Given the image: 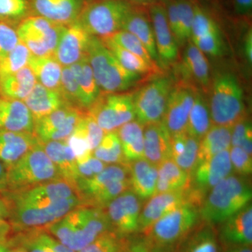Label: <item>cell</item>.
<instances>
[{"label":"cell","instance_id":"cb8c5ba5","mask_svg":"<svg viewBox=\"0 0 252 252\" xmlns=\"http://www.w3.org/2000/svg\"><path fill=\"white\" fill-rule=\"evenodd\" d=\"M34 117L23 101L0 97V130L34 133Z\"/></svg>","mask_w":252,"mask_h":252},{"label":"cell","instance_id":"4316f807","mask_svg":"<svg viewBox=\"0 0 252 252\" xmlns=\"http://www.w3.org/2000/svg\"><path fill=\"white\" fill-rule=\"evenodd\" d=\"M170 137L162 122L144 126V158L157 167L170 158Z\"/></svg>","mask_w":252,"mask_h":252},{"label":"cell","instance_id":"bcb514c9","mask_svg":"<svg viewBox=\"0 0 252 252\" xmlns=\"http://www.w3.org/2000/svg\"><path fill=\"white\" fill-rule=\"evenodd\" d=\"M106 37L109 38L111 40L114 41L116 44L122 46L124 49L146 60L147 62L156 64L143 44L129 32L121 30L112 35Z\"/></svg>","mask_w":252,"mask_h":252},{"label":"cell","instance_id":"277c9868","mask_svg":"<svg viewBox=\"0 0 252 252\" xmlns=\"http://www.w3.org/2000/svg\"><path fill=\"white\" fill-rule=\"evenodd\" d=\"M86 55L102 93L125 92L141 82L144 77L123 67L97 36L91 35Z\"/></svg>","mask_w":252,"mask_h":252},{"label":"cell","instance_id":"f907efd6","mask_svg":"<svg viewBox=\"0 0 252 252\" xmlns=\"http://www.w3.org/2000/svg\"><path fill=\"white\" fill-rule=\"evenodd\" d=\"M229 155L233 174L245 177L252 175V155L239 147H230Z\"/></svg>","mask_w":252,"mask_h":252},{"label":"cell","instance_id":"ba28073f","mask_svg":"<svg viewBox=\"0 0 252 252\" xmlns=\"http://www.w3.org/2000/svg\"><path fill=\"white\" fill-rule=\"evenodd\" d=\"M133 6L129 0H92L84 5L77 21L91 35L106 37L122 30Z\"/></svg>","mask_w":252,"mask_h":252},{"label":"cell","instance_id":"7dc6e473","mask_svg":"<svg viewBox=\"0 0 252 252\" xmlns=\"http://www.w3.org/2000/svg\"><path fill=\"white\" fill-rule=\"evenodd\" d=\"M60 94L67 104L83 109L80 90L69 67H63Z\"/></svg>","mask_w":252,"mask_h":252},{"label":"cell","instance_id":"003e7915","mask_svg":"<svg viewBox=\"0 0 252 252\" xmlns=\"http://www.w3.org/2000/svg\"><path fill=\"white\" fill-rule=\"evenodd\" d=\"M153 252H170L167 249H154Z\"/></svg>","mask_w":252,"mask_h":252},{"label":"cell","instance_id":"681fc988","mask_svg":"<svg viewBox=\"0 0 252 252\" xmlns=\"http://www.w3.org/2000/svg\"><path fill=\"white\" fill-rule=\"evenodd\" d=\"M190 40L204 54L218 57L223 54L224 44L221 32L192 38Z\"/></svg>","mask_w":252,"mask_h":252},{"label":"cell","instance_id":"f5cc1de1","mask_svg":"<svg viewBox=\"0 0 252 252\" xmlns=\"http://www.w3.org/2000/svg\"><path fill=\"white\" fill-rule=\"evenodd\" d=\"M80 122L87 135L91 149L94 152V149L100 143L106 133L88 112L84 113Z\"/></svg>","mask_w":252,"mask_h":252},{"label":"cell","instance_id":"9a60e30c","mask_svg":"<svg viewBox=\"0 0 252 252\" xmlns=\"http://www.w3.org/2000/svg\"><path fill=\"white\" fill-rule=\"evenodd\" d=\"M197 90L183 81L176 83L172 86L162 120L170 135L186 132Z\"/></svg>","mask_w":252,"mask_h":252},{"label":"cell","instance_id":"5bb4252c","mask_svg":"<svg viewBox=\"0 0 252 252\" xmlns=\"http://www.w3.org/2000/svg\"><path fill=\"white\" fill-rule=\"evenodd\" d=\"M141 201L132 190H127L104 207L114 231L124 237L139 232Z\"/></svg>","mask_w":252,"mask_h":252},{"label":"cell","instance_id":"e575fe53","mask_svg":"<svg viewBox=\"0 0 252 252\" xmlns=\"http://www.w3.org/2000/svg\"><path fill=\"white\" fill-rule=\"evenodd\" d=\"M220 243L214 225L203 223L179 244L178 252H220Z\"/></svg>","mask_w":252,"mask_h":252},{"label":"cell","instance_id":"7bdbcfd3","mask_svg":"<svg viewBox=\"0 0 252 252\" xmlns=\"http://www.w3.org/2000/svg\"><path fill=\"white\" fill-rule=\"evenodd\" d=\"M178 21V35L177 42L178 46L187 44L191 36L192 26L194 18L193 0H175Z\"/></svg>","mask_w":252,"mask_h":252},{"label":"cell","instance_id":"7c38bea8","mask_svg":"<svg viewBox=\"0 0 252 252\" xmlns=\"http://www.w3.org/2000/svg\"><path fill=\"white\" fill-rule=\"evenodd\" d=\"M65 27L41 16H31L18 25L17 33L33 56L44 57L54 54Z\"/></svg>","mask_w":252,"mask_h":252},{"label":"cell","instance_id":"c3c4849f","mask_svg":"<svg viewBox=\"0 0 252 252\" xmlns=\"http://www.w3.org/2000/svg\"><path fill=\"white\" fill-rule=\"evenodd\" d=\"M231 147H239L247 153L252 154V123L246 117L231 127Z\"/></svg>","mask_w":252,"mask_h":252},{"label":"cell","instance_id":"f546056e","mask_svg":"<svg viewBox=\"0 0 252 252\" xmlns=\"http://www.w3.org/2000/svg\"><path fill=\"white\" fill-rule=\"evenodd\" d=\"M23 102L31 111L34 122L69 104L59 92L47 89L38 82Z\"/></svg>","mask_w":252,"mask_h":252},{"label":"cell","instance_id":"d590c367","mask_svg":"<svg viewBox=\"0 0 252 252\" xmlns=\"http://www.w3.org/2000/svg\"><path fill=\"white\" fill-rule=\"evenodd\" d=\"M105 46L122 64L123 67L130 72L140 74L143 77H150L161 74L162 69L154 63L147 62L137 55L132 54L122 46L118 45L108 37L100 38Z\"/></svg>","mask_w":252,"mask_h":252},{"label":"cell","instance_id":"ffe728a7","mask_svg":"<svg viewBox=\"0 0 252 252\" xmlns=\"http://www.w3.org/2000/svg\"><path fill=\"white\" fill-rule=\"evenodd\" d=\"M91 34L78 21L65 27L54 56L63 67H69L86 56Z\"/></svg>","mask_w":252,"mask_h":252},{"label":"cell","instance_id":"836d02e7","mask_svg":"<svg viewBox=\"0 0 252 252\" xmlns=\"http://www.w3.org/2000/svg\"><path fill=\"white\" fill-rule=\"evenodd\" d=\"M31 230L32 231L28 230V233L9 238L8 243L21 245L28 252H76L49 233L39 229Z\"/></svg>","mask_w":252,"mask_h":252},{"label":"cell","instance_id":"db71d44e","mask_svg":"<svg viewBox=\"0 0 252 252\" xmlns=\"http://www.w3.org/2000/svg\"><path fill=\"white\" fill-rule=\"evenodd\" d=\"M26 0H0V18H18L27 13Z\"/></svg>","mask_w":252,"mask_h":252},{"label":"cell","instance_id":"11a10c76","mask_svg":"<svg viewBox=\"0 0 252 252\" xmlns=\"http://www.w3.org/2000/svg\"><path fill=\"white\" fill-rule=\"evenodd\" d=\"M107 164L96 158L94 155L84 161L78 162V180L91 178L104 170ZM76 185V184H75Z\"/></svg>","mask_w":252,"mask_h":252},{"label":"cell","instance_id":"7a4b0ae2","mask_svg":"<svg viewBox=\"0 0 252 252\" xmlns=\"http://www.w3.org/2000/svg\"><path fill=\"white\" fill-rule=\"evenodd\" d=\"M252 190L248 177L232 174L209 191L199 208L200 220L220 224L251 203Z\"/></svg>","mask_w":252,"mask_h":252},{"label":"cell","instance_id":"8fae6325","mask_svg":"<svg viewBox=\"0 0 252 252\" xmlns=\"http://www.w3.org/2000/svg\"><path fill=\"white\" fill-rule=\"evenodd\" d=\"M87 112L105 133L117 131L124 124L135 120L133 94L102 93Z\"/></svg>","mask_w":252,"mask_h":252},{"label":"cell","instance_id":"5b68a950","mask_svg":"<svg viewBox=\"0 0 252 252\" xmlns=\"http://www.w3.org/2000/svg\"><path fill=\"white\" fill-rule=\"evenodd\" d=\"M129 164L107 165L94 177L77 180L76 189L84 205L104 207L121 194L130 190Z\"/></svg>","mask_w":252,"mask_h":252},{"label":"cell","instance_id":"74e56055","mask_svg":"<svg viewBox=\"0 0 252 252\" xmlns=\"http://www.w3.org/2000/svg\"><path fill=\"white\" fill-rule=\"evenodd\" d=\"M231 147V127L212 125L200 140L197 163L208 160ZM196 163V164H197Z\"/></svg>","mask_w":252,"mask_h":252},{"label":"cell","instance_id":"f6af8a7d","mask_svg":"<svg viewBox=\"0 0 252 252\" xmlns=\"http://www.w3.org/2000/svg\"><path fill=\"white\" fill-rule=\"evenodd\" d=\"M127 241L126 237L110 230L104 232L77 252H122Z\"/></svg>","mask_w":252,"mask_h":252},{"label":"cell","instance_id":"9c48e42d","mask_svg":"<svg viewBox=\"0 0 252 252\" xmlns=\"http://www.w3.org/2000/svg\"><path fill=\"white\" fill-rule=\"evenodd\" d=\"M199 207L186 204L156 221L144 233L154 249L179 245L199 224Z\"/></svg>","mask_w":252,"mask_h":252},{"label":"cell","instance_id":"44dd1931","mask_svg":"<svg viewBox=\"0 0 252 252\" xmlns=\"http://www.w3.org/2000/svg\"><path fill=\"white\" fill-rule=\"evenodd\" d=\"M0 194L10 200L23 203L49 201L71 198L75 195L79 196L75 185L64 180L51 181L25 190L5 191Z\"/></svg>","mask_w":252,"mask_h":252},{"label":"cell","instance_id":"6f0895ef","mask_svg":"<svg viewBox=\"0 0 252 252\" xmlns=\"http://www.w3.org/2000/svg\"><path fill=\"white\" fill-rule=\"evenodd\" d=\"M230 7L237 17L250 19L252 14V0H229Z\"/></svg>","mask_w":252,"mask_h":252},{"label":"cell","instance_id":"ab89813d","mask_svg":"<svg viewBox=\"0 0 252 252\" xmlns=\"http://www.w3.org/2000/svg\"><path fill=\"white\" fill-rule=\"evenodd\" d=\"M212 124L208 100L203 91L197 90L195 100L189 114L186 132L200 140L208 132Z\"/></svg>","mask_w":252,"mask_h":252},{"label":"cell","instance_id":"4fadbf2b","mask_svg":"<svg viewBox=\"0 0 252 252\" xmlns=\"http://www.w3.org/2000/svg\"><path fill=\"white\" fill-rule=\"evenodd\" d=\"M233 173L229 150L198 162L189 175V188L195 201L200 206L209 191Z\"/></svg>","mask_w":252,"mask_h":252},{"label":"cell","instance_id":"7402d4cb","mask_svg":"<svg viewBox=\"0 0 252 252\" xmlns=\"http://www.w3.org/2000/svg\"><path fill=\"white\" fill-rule=\"evenodd\" d=\"M220 225L218 238L228 248L251 247L252 244V207L249 204L243 210L227 219Z\"/></svg>","mask_w":252,"mask_h":252},{"label":"cell","instance_id":"83f0119b","mask_svg":"<svg viewBox=\"0 0 252 252\" xmlns=\"http://www.w3.org/2000/svg\"><path fill=\"white\" fill-rule=\"evenodd\" d=\"M130 190L140 199L147 200L155 195L158 168L144 158L129 164Z\"/></svg>","mask_w":252,"mask_h":252},{"label":"cell","instance_id":"e7e4bbea","mask_svg":"<svg viewBox=\"0 0 252 252\" xmlns=\"http://www.w3.org/2000/svg\"><path fill=\"white\" fill-rule=\"evenodd\" d=\"M9 252H28V250L21 245H12V244H9Z\"/></svg>","mask_w":252,"mask_h":252},{"label":"cell","instance_id":"d6986e66","mask_svg":"<svg viewBox=\"0 0 252 252\" xmlns=\"http://www.w3.org/2000/svg\"><path fill=\"white\" fill-rule=\"evenodd\" d=\"M178 72L183 82L195 89L208 92L210 89V64L205 54L198 49L191 41L187 42L182 61L178 65Z\"/></svg>","mask_w":252,"mask_h":252},{"label":"cell","instance_id":"be15d7a7","mask_svg":"<svg viewBox=\"0 0 252 252\" xmlns=\"http://www.w3.org/2000/svg\"><path fill=\"white\" fill-rule=\"evenodd\" d=\"M132 4L137 6H148L157 0H129Z\"/></svg>","mask_w":252,"mask_h":252},{"label":"cell","instance_id":"603a6c76","mask_svg":"<svg viewBox=\"0 0 252 252\" xmlns=\"http://www.w3.org/2000/svg\"><path fill=\"white\" fill-rule=\"evenodd\" d=\"M122 30L134 34L145 46L154 63L162 69L147 6L134 5L124 21Z\"/></svg>","mask_w":252,"mask_h":252},{"label":"cell","instance_id":"30bf717a","mask_svg":"<svg viewBox=\"0 0 252 252\" xmlns=\"http://www.w3.org/2000/svg\"><path fill=\"white\" fill-rule=\"evenodd\" d=\"M174 85L170 77L157 75L133 94L135 120L144 126L162 122Z\"/></svg>","mask_w":252,"mask_h":252},{"label":"cell","instance_id":"6125c7cd","mask_svg":"<svg viewBox=\"0 0 252 252\" xmlns=\"http://www.w3.org/2000/svg\"><path fill=\"white\" fill-rule=\"evenodd\" d=\"M225 252H252L251 247H234L227 249Z\"/></svg>","mask_w":252,"mask_h":252},{"label":"cell","instance_id":"ee69618b","mask_svg":"<svg viewBox=\"0 0 252 252\" xmlns=\"http://www.w3.org/2000/svg\"><path fill=\"white\" fill-rule=\"evenodd\" d=\"M32 56L27 46L20 41L9 54L0 60V77L14 74L28 66Z\"/></svg>","mask_w":252,"mask_h":252},{"label":"cell","instance_id":"3957f363","mask_svg":"<svg viewBox=\"0 0 252 252\" xmlns=\"http://www.w3.org/2000/svg\"><path fill=\"white\" fill-rule=\"evenodd\" d=\"M3 198L9 209L8 220L12 230L16 231L46 228L74 209L84 205L78 195L60 200L31 203L14 201L4 196Z\"/></svg>","mask_w":252,"mask_h":252},{"label":"cell","instance_id":"8d00e7d4","mask_svg":"<svg viewBox=\"0 0 252 252\" xmlns=\"http://www.w3.org/2000/svg\"><path fill=\"white\" fill-rule=\"evenodd\" d=\"M36 81L51 90L61 91L63 66L53 56L36 57L32 56L28 64Z\"/></svg>","mask_w":252,"mask_h":252},{"label":"cell","instance_id":"f1b7e54d","mask_svg":"<svg viewBox=\"0 0 252 252\" xmlns=\"http://www.w3.org/2000/svg\"><path fill=\"white\" fill-rule=\"evenodd\" d=\"M41 143L62 179L75 185L78 180L77 162L66 140Z\"/></svg>","mask_w":252,"mask_h":252},{"label":"cell","instance_id":"d6a6232c","mask_svg":"<svg viewBox=\"0 0 252 252\" xmlns=\"http://www.w3.org/2000/svg\"><path fill=\"white\" fill-rule=\"evenodd\" d=\"M77 81L83 109H89L102 94L94 79L87 55L79 62L69 66Z\"/></svg>","mask_w":252,"mask_h":252},{"label":"cell","instance_id":"1f68e13d","mask_svg":"<svg viewBox=\"0 0 252 252\" xmlns=\"http://www.w3.org/2000/svg\"><path fill=\"white\" fill-rule=\"evenodd\" d=\"M36 82L32 71L26 66L14 74L0 77V97L23 101Z\"/></svg>","mask_w":252,"mask_h":252},{"label":"cell","instance_id":"2e32d148","mask_svg":"<svg viewBox=\"0 0 252 252\" xmlns=\"http://www.w3.org/2000/svg\"><path fill=\"white\" fill-rule=\"evenodd\" d=\"M84 113L82 109L67 104L35 121L34 134L41 142L67 140Z\"/></svg>","mask_w":252,"mask_h":252},{"label":"cell","instance_id":"680465c9","mask_svg":"<svg viewBox=\"0 0 252 252\" xmlns=\"http://www.w3.org/2000/svg\"><path fill=\"white\" fill-rule=\"evenodd\" d=\"M154 248L146 237L127 240L122 252H153Z\"/></svg>","mask_w":252,"mask_h":252},{"label":"cell","instance_id":"8992f818","mask_svg":"<svg viewBox=\"0 0 252 252\" xmlns=\"http://www.w3.org/2000/svg\"><path fill=\"white\" fill-rule=\"evenodd\" d=\"M213 125L230 126L245 117L243 89L231 72H221L214 78L208 100Z\"/></svg>","mask_w":252,"mask_h":252},{"label":"cell","instance_id":"816d5d0a","mask_svg":"<svg viewBox=\"0 0 252 252\" xmlns=\"http://www.w3.org/2000/svg\"><path fill=\"white\" fill-rule=\"evenodd\" d=\"M19 41L17 29L0 18V60L9 54Z\"/></svg>","mask_w":252,"mask_h":252},{"label":"cell","instance_id":"91938a15","mask_svg":"<svg viewBox=\"0 0 252 252\" xmlns=\"http://www.w3.org/2000/svg\"><path fill=\"white\" fill-rule=\"evenodd\" d=\"M244 51H245V58L249 63L252 64V32L250 28L246 35L245 36L244 41Z\"/></svg>","mask_w":252,"mask_h":252},{"label":"cell","instance_id":"60d3db41","mask_svg":"<svg viewBox=\"0 0 252 252\" xmlns=\"http://www.w3.org/2000/svg\"><path fill=\"white\" fill-rule=\"evenodd\" d=\"M158 168L155 194L175 191L189 187V175L180 168L171 158L161 162Z\"/></svg>","mask_w":252,"mask_h":252},{"label":"cell","instance_id":"b9f144b4","mask_svg":"<svg viewBox=\"0 0 252 252\" xmlns=\"http://www.w3.org/2000/svg\"><path fill=\"white\" fill-rule=\"evenodd\" d=\"M93 155L107 165L130 163L124 157L117 131L106 133L100 143L94 149Z\"/></svg>","mask_w":252,"mask_h":252},{"label":"cell","instance_id":"52a82bcc","mask_svg":"<svg viewBox=\"0 0 252 252\" xmlns=\"http://www.w3.org/2000/svg\"><path fill=\"white\" fill-rule=\"evenodd\" d=\"M57 180L63 179L40 142L7 168V191L25 190Z\"/></svg>","mask_w":252,"mask_h":252},{"label":"cell","instance_id":"4dcf8cb0","mask_svg":"<svg viewBox=\"0 0 252 252\" xmlns=\"http://www.w3.org/2000/svg\"><path fill=\"white\" fill-rule=\"evenodd\" d=\"M200 140L187 132L170 137V158L190 175L198 160Z\"/></svg>","mask_w":252,"mask_h":252},{"label":"cell","instance_id":"e0dca14e","mask_svg":"<svg viewBox=\"0 0 252 252\" xmlns=\"http://www.w3.org/2000/svg\"><path fill=\"white\" fill-rule=\"evenodd\" d=\"M152 22L157 53L162 68L173 64L179 57V46L169 26L166 11L161 0L147 6Z\"/></svg>","mask_w":252,"mask_h":252},{"label":"cell","instance_id":"03108f58","mask_svg":"<svg viewBox=\"0 0 252 252\" xmlns=\"http://www.w3.org/2000/svg\"><path fill=\"white\" fill-rule=\"evenodd\" d=\"M9 245L7 242L0 243V252H9Z\"/></svg>","mask_w":252,"mask_h":252},{"label":"cell","instance_id":"484cf974","mask_svg":"<svg viewBox=\"0 0 252 252\" xmlns=\"http://www.w3.org/2000/svg\"><path fill=\"white\" fill-rule=\"evenodd\" d=\"M40 142L34 132L0 130V161L9 168Z\"/></svg>","mask_w":252,"mask_h":252},{"label":"cell","instance_id":"6da1fadb","mask_svg":"<svg viewBox=\"0 0 252 252\" xmlns=\"http://www.w3.org/2000/svg\"><path fill=\"white\" fill-rule=\"evenodd\" d=\"M50 234L77 252L112 230L104 207L81 205L47 227Z\"/></svg>","mask_w":252,"mask_h":252},{"label":"cell","instance_id":"9f6ffc18","mask_svg":"<svg viewBox=\"0 0 252 252\" xmlns=\"http://www.w3.org/2000/svg\"><path fill=\"white\" fill-rule=\"evenodd\" d=\"M9 209L6 200L0 194V243H4L9 240V235L12 228L9 222Z\"/></svg>","mask_w":252,"mask_h":252},{"label":"cell","instance_id":"94428289","mask_svg":"<svg viewBox=\"0 0 252 252\" xmlns=\"http://www.w3.org/2000/svg\"><path fill=\"white\" fill-rule=\"evenodd\" d=\"M7 190V168L0 161V193Z\"/></svg>","mask_w":252,"mask_h":252},{"label":"cell","instance_id":"f35d334b","mask_svg":"<svg viewBox=\"0 0 252 252\" xmlns=\"http://www.w3.org/2000/svg\"><path fill=\"white\" fill-rule=\"evenodd\" d=\"M144 127L137 120L124 124L117 130L126 160L144 158Z\"/></svg>","mask_w":252,"mask_h":252},{"label":"cell","instance_id":"ac0fdd59","mask_svg":"<svg viewBox=\"0 0 252 252\" xmlns=\"http://www.w3.org/2000/svg\"><path fill=\"white\" fill-rule=\"evenodd\" d=\"M186 204L199 207L189 187L175 191L155 194L141 210L139 232L144 233L158 220Z\"/></svg>","mask_w":252,"mask_h":252},{"label":"cell","instance_id":"d4e9b609","mask_svg":"<svg viewBox=\"0 0 252 252\" xmlns=\"http://www.w3.org/2000/svg\"><path fill=\"white\" fill-rule=\"evenodd\" d=\"M39 16L67 26L77 21L84 4L82 0H32Z\"/></svg>","mask_w":252,"mask_h":252}]
</instances>
